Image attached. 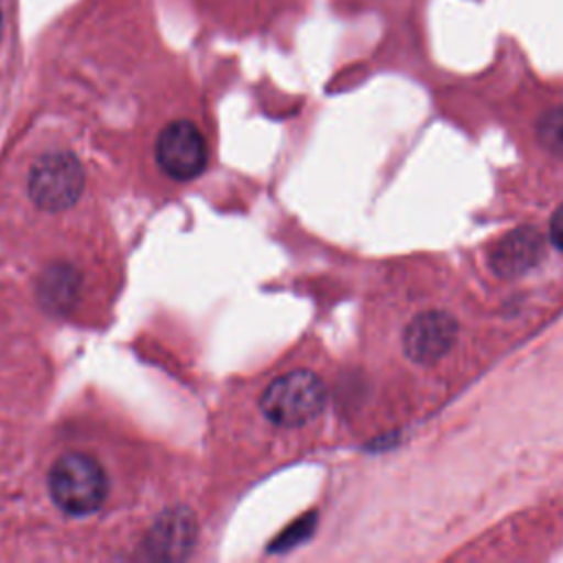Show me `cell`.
Returning a JSON list of instances; mask_svg holds the SVG:
<instances>
[{
	"label": "cell",
	"instance_id": "cell-1",
	"mask_svg": "<svg viewBox=\"0 0 563 563\" xmlns=\"http://www.w3.org/2000/svg\"><path fill=\"white\" fill-rule=\"evenodd\" d=\"M48 493L66 515H90L103 504L108 479L101 464L90 455L66 453L48 471Z\"/></svg>",
	"mask_w": 563,
	"mask_h": 563
},
{
	"label": "cell",
	"instance_id": "cell-10",
	"mask_svg": "<svg viewBox=\"0 0 563 563\" xmlns=\"http://www.w3.org/2000/svg\"><path fill=\"white\" fill-rule=\"evenodd\" d=\"M550 238H552L554 246L563 251V205L554 211V216L550 220Z\"/></svg>",
	"mask_w": 563,
	"mask_h": 563
},
{
	"label": "cell",
	"instance_id": "cell-6",
	"mask_svg": "<svg viewBox=\"0 0 563 563\" xmlns=\"http://www.w3.org/2000/svg\"><path fill=\"white\" fill-rule=\"evenodd\" d=\"M543 257V238L532 227H521L504 235L490 255V264L501 277H517Z\"/></svg>",
	"mask_w": 563,
	"mask_h": 563
},
{
	"label": "cell",
	"instance_id": "cell-11",
	"mask_svg": "<svg viewBox=\"0 0 563 563\" xmlns=\"http://www.w3.org/2000/svg\"><path fill=\"white\" fill-rule=\"evenodd\" d=\"M2 35H4V11H2V2H0V42H2Z\"/></svg>",
	"mask_w": 563,
	"mask_h": 563
},
{
	"label": "cell",
	"instance_id": "cell-5",
	"mask_svg": "<svg viewBox=\"0 0 563 563\" xmlns=\"http://www.w3.org/2000/svg\"><path fill=\"white\" fill-rule=\"evenodd\" d=\"M457 323L446 312H424L409 321L402 334L405 352L416 363H435L455 343Z\"/></svg>",
	"mask_w": 563,
	"mask_h": 563
},
{
	"label": "cell",
	"instance_id": "cell-4",
	"mask_svg": "<svg viewBox=\"0 0 563 563\" xmlns=\"http://www.w3.org/2000/svg\"><path fill=\"white\" fill-rule=\"evenodd\" d=\"M156 161L176 180L198 176L207 165V143L200 130L191 121H174L163 128L156 141Z\"/></svg>",
	"mask_w": 563,
	"mask_h": 563
},
{
	"label": "cell",
	"instance_id": "cell-2",
	"mask_svg": "<svg viewBox=\"0 0 563 563\" xmlns=\"http://www.w3.org/2000/svg\"><path fill=\"white\" fill-rule=\"evenodd\" d=\"M325 405V385L310 369H292L275 378L262 394V413L279 427L310 422Z\"/></svg>",
	"mask_w": 563,
	"mask_h": 563
},
{
	"label": "cell",
	"instance_id": "cell-9",
	"mask_svg": "<svg viewBox=\"0 0 563 563\" xmlns=\"http://www.w3.org/2000/svg\"><path fill=\"white\" fill-rule=\"evenodd\" d=\"M543 139L548 143H556L559 147H563V110H556L552 114H548L543 119Z\"/></svg>",
	"mask_w": 563,
	"mask_h": 563
},
{
	"label": "cell",
	"instance_id": "cell-7",
	"mask_svg": "<svg viewBox=\"0 0 563 563\" xmlns=\"http://www.w3.org/2000/svg\"><path fill=\"white\" fill-rule=\"evenodd\" d=\"M40 299L42 303L53 310L62 312L66 310L79 290V273L73 271L70 266H53L51 271L44 273L40 282Z\"/></svg>",
	"mask_w": 563,
	"mask_h": 563
},
{
	"label": "cell",
	"instance_id": "cell-3",
	"mask_svg": "<svg viewBox=\"0 0 563 563\" xmlns=\"http://www.w3.org/2000/svg\"><path fill=\"white\" fill-rule=\"evenodd\" d=\"M84 189V172L75 154L48 152L29 172V196L44 211H64L77 202Z\"/></svg>",
	"mask_w": 563,
	"mask_h": 563
},
{
	"label": "cell",
	"instance_id": "cell-8",
	"mask_svg": "<svg viewBox=\"0 0 563 563\" xmlns=\"http://www.w3.org/2000/svg\"><path fill=\"white\" fill-rule=\"evenodd\" d=\"M194 532V523L187 515L174 512L163 519L161 526L154 530V554L156 556H178L189 545Z\"/></svg>",
	"mask_w": 563,
	"mask_h": 563
}]
</instances>
